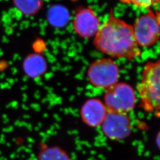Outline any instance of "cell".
<instances>
[{
  "mask_svg": "<svg viewBox=\"0 0 160 160\" xmlns=\"http://www.w3.org/2000/svg\"><path fill=\"white\" fill-rule=\"evenodd\" d=\"M160 61L146 63L137 89L140 98L139 107L160 117Z\"/></svg>",
  "mask_w": 160,
  "mask_h": 160,
  "instance_id": "2",
  "label": "cell"
},
{
  "mask_svg": "<svg viewBox=\"0 0 160 160\" xmlns=\"http://www.w3.org/2000/svg\"><path fill=\"white\" fill-rule=\"evenodd\" d=\"M93 43L98 51L112 58L131 61L141 54L133 26L116 18L112 11L107 21L100 27Z\"/></svg>",
  "mask_w": 160,
  "mask_h": 160,
  "instance_id": "1",
  "label": "cell"
},
{
  "mask_svg": "<svg viewBox=\"0 0 160 160\" xmlns=\"http://www.w3.org/2000/svg\"><path fill=\"white\" fill-rule=\"evenodd\" d=\"M138 46L149 48L154 45L160 38V14L150 11L138 17L133 27Z\"/></svg>",
  "mask_w": 160,
  "mask_h": 160,
  "instance_id": "5",
  "label": "cell"
},
{
  "mask_svg": "<svg viewBox=\"0 0 160 160\" xmlns=\"http://www.w3.org/2000/svg\"><path fill=\"white\" fill-rule=\"evenodd\" d=\"M39 160H70L68 154L58 147H46L40 151Z\"/></svg>",
  "mask_w": 160,
  "mask_h": 160,
  "instance_id": "12",
  "label": "cell"
},
{
  "mask_svg": "<svg viewBox=\"0 0 160 160\" xmlns=\"http://www.w3.org/2000/svg\"><path fill=\"white\" fill-rule=\"evenodd\" d=\"M107 113V109L101 100L90 98L87 100L80 110L83 122L87 126L97 128L101 126Z\"/></svg>",
  "mask_w": 160,
  "mask_h": 160,
  "instance_id": "8",
  "label": "cell"
},
{
  "mask_svg": "<svg viewBox=\"0 0 160 160\" xmlns=\"http://www.w3.org/2000/svg\"><path fill=\"white\" fill-rule=\"evenodd\" d=\"M104 100L107 110L128 114L135 108L137 98L131 86L119 82L107 89Z\"/></svg>",
  "mask_w": 160,
  "mask_h": 160,
  "instance_id": "3",
  "label": "cell"
},
{
  "mask_svg": "<svg viewBox=\"0 0 160 160\" xmlns=\"http://www.w3.org/2000/svg\"><path fill=\"white\" fill-rule=\"evenodd\" d=\"M23 72L29 78H37L46 72V59L39 53H31L24 58L22 63Z\"/></svg>",
  "mask_w": 160,
  "mask_h": 160,
  "instance_id": "9",
  "label": "cell"
},
{
  "mask_svg": "<svg viewBox=\"0 0 160 160\" xmlns=\"http://www.w3.org/2000/svg\"><path fill=\"white\" fill-rule=\"evenodd\" d=\"M13 3L23 14L32 16L40 10L43 0H13Z\"/></svg>",
  "mask_w": 160,
  "mask_h": 160,
  "instance_id": "10",
  "label": "cell"
},
{
  "mask_svg": "<svg viewBox=\"0 0 160 160\" xmlns=\"http://www.w3.org/2000/svg\"><path fill=\"white\" fill-rule=\"evenodd\" d=\"M101 128L103 134L109 139L122 141L131 135L132 124L128 114L107 110Z\"/></svg>",
  "mask_w": 160,
  "mask_h": 160,
  "instance_id": "6",
  "label": "cell"
},
{
  "mask_svg": "<svg viewBox=\"0 0 160 160\" xmlns=\"http://www.w3.org/2000/svg\"><path fill=\"white\" fill-rule=\"evenodd\" d=\"M100 21L90 8H79L73 20L75 32L82 38H90L97 33L100 28Z\"/></svg>",
  "mask_w": 160,
  "mask_h": 160,
  "instance_id": "7",
  "label": "cell"
},
{
  "mask_svg": "<svg viewBox=\"0 0 160 160\" xmlns=\"http://www.w3.org/2000/svg\"><path fill=\"white\" fill-rule=\"evenodd\" d=\"M48 19L53 26L55 27H62L68 22V12L62 7H55L49 10Z\"/></svg>",
  "mask_w": 160,
  "mask_h": 160,
  "instance_id": "11",
  "label": "cell"
},
{
  "mask_svg": "<svg viewBox=\"0 0 160 160\" xmlns=\"http://www.w3.org/2000/svg\"><path fill=\"white\" fill-rule=\"evenodd\" d=\"M87 77L94 87L107 90L118 83L120 77V69L118 65L110 59H100L89 66Z\"/></svg>",
  "mask_w": 160,
  "mask_h": 160,
  "instance_id": "4",
  "label": "cell"
},
{
  "mask_svg": "<svg viewBox=\"0 0 160 160\" xmlns=\"http://www.w3.org/2000/svg\"><path fill=\"white\" fill-rule=\"evenodd\" d=\"M123 3L133 4L139 8H149L159 2L160 0H120Z\"/></svg>",
  "mask_w": 160,
  "mask_h": 160,
  "instance_id": "13",
  "label": "cell"
}]
</instances>
